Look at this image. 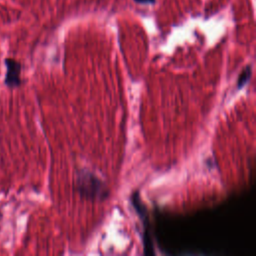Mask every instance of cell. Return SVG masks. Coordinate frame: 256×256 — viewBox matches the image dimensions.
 I'll use <instances>...</instances> for the list:
<instances>
[{"label":"cell","mask_w":256,"mask_h":256,"mask_svg":"<svg viewBox=\"0 0 256 256\" xmlns=\"http://www.w3.org/2000/svg\"><path fill=\"white\" fill-rule=\"evenodd\" d=\"M78 190L82 195L87 198L103 199L108 194L104 183L89 172H80L78 176Z\"/></svg>","instance_id":"6da1fadb"},{"label":"cell","mask_w":256,"mask_h":256,"mask_svg":"<svg viewBox=\"0 0 256 256\" xmlns=\"http://www.w3.org/2000/svg\"><path fill=\"white\" fill-rule=\"evenodd\" d=\"M6 64V75L4 82L6 86L10 88H14L20 85V71H21V65L20 63L12 58H6L5 59Z\"/></svg>","instance_id":"7a4b0ae2"},{"label":"cell","mask_w":256,"mask_h":256,"mask_svg":"<svg viewBox=\"0 0 256 256\" xmlns=\"http://www.w3.org/2000/svg\"><path fill=\"white\" fill-rule=\"evenodd\" d=\"M250 74H251V70H250V67L246 68V70L242 72L241 76L239 77V81H238V82H239V84H238V86H239V87H241L242 85H244V84H245V83L247 82V80H248V78H249Z\"/></svg>","instance_id":"3957f363"}]
</instances>
